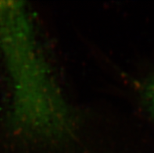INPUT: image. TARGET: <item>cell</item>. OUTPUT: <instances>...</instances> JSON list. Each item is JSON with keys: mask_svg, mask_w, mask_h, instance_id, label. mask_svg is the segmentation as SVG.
<instances>
[{"mask_svg": "<svg viewBox=\"0 0 154 153\" xmlns=\"http://www.w3.org/2000/svg\"><path fill=\"white\" fill-rule=\"evenodd\" d=\"M0 47L10 80L14 127L25 138L66 137L72 127L71 112L24 2H0Z\"/></svg>", "mask_w": 154, "mask_h": 153, "instance_id": "1", "label": "cell"}, {"mask_svg": "<svg viewBox=\"0 0 154 153\" xmlns=\"http://www.w3.org/2000/svg\"><path fill=\"white\" fill-rule=\"evenodd\" d=\"M142 95L149 112L154 118V76L148 78L142 86Z\"/></svg>", "mask_w": 154, "mask_h": 153, "instance_id": "2", "label": "cell"}]
</instances>
